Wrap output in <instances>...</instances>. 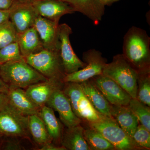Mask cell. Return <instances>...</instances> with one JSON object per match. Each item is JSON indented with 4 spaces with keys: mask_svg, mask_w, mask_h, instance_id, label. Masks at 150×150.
Here are the masks:
<instances>
[{
    "mask_svg": "<svg viewBox=\"0 0 150 150\" xmlns=\"http://www.w3.org/2000/svg\"><path fill=\"white\" fill-rule=\"evenodd\" d=\"M28 125L30 134L38 144L42 146L52 142L44 122L38 114L28 116Z\"/></svg>",
    "mask_w": 150,
    "mask_h": 150,
    "instance_id": "cell-23",
    "label": "cell"
},
{
    "mask_svg": "<svg viewBox=\"0 0 150 150\" xmlns=\"http://www.w3.org/2000/svg\"><path fill=\"white\" fill-rule=\"evenodd\" d=\"M64 84L63 79H48L46 81L30 86L25 91L33 102L40 108L46 105L56 89L63 87Z\"/></svg>",
    "mask_w": 150,
    "mask_h": 150,
    "instance_id": "cell-14",
    "label": "cell"
},
{
    "mask_svg": "<svg viewBox=\"0 0 150 150\" xmlns=\"http://www.w3.org/2000/svg\"><path fill=\"white\" fill-rule=\"evenodd\" d=\"M90 79L112 105H128L132 98L121 86L105 75L101 74Z\"/></svg>",
    "mask_w": 150,
    "mask_h": 150,
    "instance_id": "cell-10",
    "label": "cell"
},
{
    "mask_svg": "<svg viewBox=\"0 0 150 150\" xmlns=\"http://www.w3.org/2000/svg\"><path fill=\"white\" fill-rule=\"evenodd\" d=\"M38 115L44 122L52 142L56 145H61L64 130L61 122L55 115L54 110L45 105L40 108Z\"/></svg>",
    "mask_w": 150,
    "mask_h": 150,
    "instance_id": "cell-21",
    "label": "cell"
},
{
    "mask_svg": "<svg viewBox=\"0 0 150 150\" xmlns=\"http://www.w3.org/2000/svg\"><path fill=\"white\" fill-rule=\"evenodd\" d=\"M89 126L99 132L111 143L115 150H142L113 118L104 116L99 121L88 123Z\"/></svg>",
    "mask_w": 150,
    "mask_h": 150,
    "instance_id": "cell-4",
    "label": "cell"
},
{
    "mask_svg": "<svg viewBox=\"0 0 150 150\" xmlns=\"http://www.w3.org/2000/svg\"><path fill=\"white\" fill-rule=\"evenodd\" d=\"M83 59L86 64L85 67L75 72L65 75L63 79L64 83H80L103 74L107 62L101 52L96 49H90L84 52Z\"/></svg>",
    "mask_w": 150,
    "mask_h": 150,
    "instance_id": "cell-8",
    "label": "cell"
},
{
    "mask_svg": "<svg viewBox=\"0 0 150 150\" xmlns=\"http://www.w3.org/2000/svg\"><path fill=\"white\" fill-rule=\"evenodd\" d=\"M9 11V20L18 34L33 27L35 20L39 16L32 3L15 1Z\"/></svg>",
    "mask_w": 150,
    "mask_h": 150,
    "instance_id": "cell-12",
    "label": "cell"
},
{
    "mask_svg": "<svg viewBox=\"0 0 150 150\" xmlns=\"http://www.w3.org/2000/svg\"><path fill=\"white\" fill-rule=\"evenodd\" d=\"M79 83L84 93L96 111L103 116L112 118L110 113L111 105L97 88L91 80Z\"/></svg>",
    "mask_w": 150,
    "mask_h": 150,
    "instance_id": "cell-18",
    "label": "cell"
},
{
    "mask_svg": "<svg viewBox=\"0 0 150 150\" xmlns=\"http://www.w3.org/2000/svg\"><path fill=\"white\" fill-rule=\"evenodd\" d=\"M63 91L68 97L75 115L87 123L99 121L103 116L94 108L79 83H64Z\"/></svg>",
    "mask_w": 150,
    "mask_h": 150,
    "instance_id": "cell-5",
    "label": "cell"
},
{
    "mask_svg": "<svg viewBox=\"0 0 150 150\" xmlns=\"http://www.w3.org/2000/svg\"><path fill=\"white\" fill-rule=\"evenodd\" d=\"M102 74L116 82L132 98H137L138 72L123 54L115 55L112 62L106 63Z\"/></svg>",
    "mask_w": 150,
    "mask_h": 150,
    "instance_id": "cell-3",
    "label": "cell"
},
{
    "mask_svg": "<svg viewBox=\"0 0 150 150\" xmlns=\"http://www.w3.org/2000/svg\"><path fill=\"white\" fill-rule=\"evenodd\" d=\"M32 4L38 15L58 23L63 16L75 12L69 4L59 0H35Z\"/></svg>",
    "mask_w": 150,
    "mask_h": 150,
    "instance_id": "cell-13",
    "label": "cell"
},
{
    "mask_svg": "<svg viewBox=\"0 0 150 150\" xmlns=\"http://www.w3.org/2000/svg\"><path fill=\"white\" fill-rule=\"evenodd\" d=\"M0 134L6 137L28 138V116L8 103L0 111Z\"/></svg>",
    "mask_w": 150,
    "mask_h": 150,
    "instance_id": "cell-7",
    "label": "cell"
},
{
    "mask_svg": "<svg viewBox=\"0 0 150 150\" xmlns=\"http://www.w3.org/2000/svg\"><path fill=\"white\" fill-rule=\"evenodd\" d=\"M9 20V11L0 9V24Z\"/></svg>",
    "mask_w": 150,
    "mask_h": 150,
    "instance_id": "cell-33",
    "label": "cell"
},
{
    "mask_svg": "<svg viewBox=\"0 0 150 150\" xmlns=\"http://www.w3.org/2000/svg\"><path fill=\"white\" fill-rule=\"evenodd\" d=\"M7 95L8 103L22 114L29 116L39 113L40 108L33 102L23 89L9 87Z\"/></svg>",
    "mask_w": 150,
    "mask_h": 150,
    "instance_id": "cell-16",
    "label": "cell"
},
{
    "mask_svg": "<svg viewBox=\"0 0 150 150\" xmlns=\"http://www.w3.org/2000/svg\"><path fill=\"white\" fill-rule=\"evenodd\" d=\"M137 98L150 106V69L138 72Z\"/></svg>",
    "mask_w": 150,
    "mask_h": 150,
    "instance_id": "cell-25",
    "label": "cell"
},
{
    "mask_svg": "<svg viewBox=\"0 0 150 150\" xmlns=\"http://www.w3.org/2000/svg\"><path fill=\"white\" fill-rule=\"evenodd\" d=\"M2 146V149L4 150H19L23 149L18 141L14 139L6 141Z\"/></svg>",
    "mask_w": 150,
    "mask_h": 150,
    "instance_id": "cell-30",
    "label": "cell"
},
{
    "mask_svg": "<svg viewBox=\"0 0 150 150\" xmlns=\"http://www.w3.org/2000/svg\"><path fill=\"white\" fill-rule=\"evenodd\" d=\"M1 135L0 134V143H1Z\"/></svg>",
    "mask_w": 150,
    "mask_h": 150,
    "instance_id": "cell-38",
    "label": "cell"
},
{
    "mask_svg": "<svg viewBox=\"0 0 150 150\" xmlns=\"http://www.w3.org/2000/svg\"><path fill=\"white\" fill-rule=\"evenodd\" d=\"M17 42L21 54L23 57L35 54L44 48L39 35L34 27L19 34Z\"/></svg>",
    "mask_w": 150,
    "mask_h": 150,
    "instance_id": "cell-22",
    "label": "cell"
},
{
    "mask_svg": "<svg viewBox=\"0 0 150 150\" xmlns=\"http://www.w3.org/2000/svg\"><path fill=\"white\" fill-rule=\"evenodd\" d=\"M59 23L38 16L33 27L36 29L43 48L59 50Z\"/></svg>",
    "mask_w": 150,
    "mask_h": 150,
    "instance_id": "cell-15",
    "label": "cell"
},
{
    "mask_svg": "<svg viewBox=\"0 0 150 150\" xmlns=\"http://www.w3.org/2000/svg\"><path fill=\"white\" fill-rule=\"evenodd\" d=\"M120 0H100V2L104 6H111L113 3L118 2Z\"/></svg>",
    "mask_w": 150,
    "mask_h": 150,
    "instance_id": "cell-36",
    "label": "cell"
},
{
    "mask_svg": "<svg viewBox=\"0 0 150 150\" xmlns=\"http://www.w3.org/2000/svg\"><path fill=\"white\" fill-rule=\"evenodd\" d=\"M110 113L121 129L132 138L139 122L128 105H111Z\"/></svg>",
    "mask_w": 150,
    "mask_h": 150,
    "instance_id": "cell-19",
    "label": "cell"
},
{
    "mask_svg": "<svg viewBox=\"0 0 150 150\" xmlns=\"http://www.w3.org/2000/svg\"><path fill=\"white\" fill-rule=\"evenodd\" d=\"M0 78L9 87L22 89L48 79L28 64L23 57L0 64Z\"/></svg>",
    "mask_w": 150,
    "mask_h": 150,
    "instance_id": "cell-2",
    "label": "cell"
},
{
    "mask_svg": "<svg viewBox=\"0 0 150 150\" xmlns=\"http://www.w3.org/2000/svg\"><path fill=\"white\" fill-rule=\"evenodd\" d=\"M15 1L22 3H32L35 0H15Z\"/></svg>",
    "mask_w": 150,
    "mask_h": 150,
    "instance_id": "cell-37",
    "label": "cell"
},
{
    "mask_svg": "<svg viewBox=\"0 0 150 150\" xmlns=\"http://www.w3.org/2000/svg\"><path fill=\"white\" fill-rule=\"evenodd\" d=\"M23 58L18 42L11 43L0 49V64Z\"/></svg>",
    "mask_w": 150,
    "mask_h": 150,
    "instance_id": "cell-28",
    "label": "cell"
},
{
    "mask_svg": "<svg viewBox=\"0 0 150 150\" xmlns=\"http://www.w3.org/2000/svg\"><path fill=\"white\" fill-rule=\"evenodd\" d=\"M63 87L56 89L46 105L59 113L61 122L67 128L81 125L83 121L75 115L69 100L63 91Z\"/></svg>",
    "mask_w": 150,
    "mask_h": 150,
    "instance_id": "cell-11",
    "label": "cell"
},
{
    "mask_svg": "<svg viewBox=\"0 0 150 150\" xmlns=\"http://www.w3.org/2000/svg\"><path fill=\"white\" fill-rule=\"evenodd\" d=\"M84 129L81 125L67 128L63 131L61 145L69 150H90L86 142Z\"/></svg>",
    "mask_w": 150,
    "mask_h": 150,
    "instance_id": "cell-20",
    "label": "cell"
},
{
    "mask_svg": "<svg viewBox=\"0 0 150 150\" xmlns=\"http://www.w3.org/2000/svg\"><path fill=\"white\" fill-rule=\"evenodd\" d=\"M84 135L90 150H115L111 143L92 128L84 129Z\"/></svg>",
    "mask_w": 150,
    "mask_h": 150,
    "instance_id": "cell-24",
    "label": "cell"
},
{
    "mask_svg": "<svg viewBox=\"0 0 150 150\" xmlns=\"http://www.w3.org/2000/svg\"><path fill=\"white\" fill-rule=\"evenodd\" d=\"M146 127L142 124L138 125L133 134L132 139L142 149H150V133Z\"/></svg>",
    "mask_w": 150,
    "mask_h": 150,
    "instance_id": "cell-29",
    "label": "cell"
},
{
    "mask_svg": "<svg viewBox=\"0 0 150 150\" xmlns=\"http://www.w3.org/2000/svg\"><path fill=\"white\" fill-rule=\"evenodd\" d=\"M75 11L79 12L87 17L94 24H99L104 15L105 6L100 0H65Z\"/></svg>",
    "mask_w": 150,
    "mask_h": 150,
    "instance_id": "cell-17",
    "label": "cell"
},
{
    "mask_svg": "<svg viewBox=\"0 0 150 150\" xmlns=\"http://www.w3.org/2000/svg\"><path fill=\"white\" fill-rule=\"evenodd\" d=\"M9 87L0 78V93L7 94Z\"/></svg>",
    "mask_w": 150,
    "mask_h": 150,
    "instance_id": "cell-35",
    "label": "cell"
},
{
    "mask_svg": "<svg viewBox=\"0 0 150 150\" xmlns=\"http://www.w3.org/2000/svg\"><path fill=\"white\" fill-rule=\"evenodd\" d=\"M71 28L66 23L59 25V54L65 74H69L83 68L86 63L79 59L73 50L70 40Z\"/></svg>",
    "mask_w": 150,
    "mask_h": 150,
    "instance_id": "cell-9",
    "label": "cell"
},
{
    "mask_svg": "<svg viewBox=\"0 0 150 150\" xmlns=\"http://www.w3.org/2000/svg\"><path fill=\"white\" fill-rule=\"evenodd\" d=\"M59 1H65V0H59Z\"/></svg>",
    "mask_w": 150,
    "mask_h": 150,
    "instance_id": "cell-39",
    "label": "cell"
},
{
    "mask_svg": "<svg viewBox=\"0 0 150 150\" xmlns=\"http://www.w3.org/2000/svg\"><path fill=\"white\" fill-rule=\"evenodd\" d=\"M128 107L137 116L139 122L150 131V106L137 98H131Z\"/></svg>",
    "mask_w": 150,
    "mask_h": 150,
    "instance_id": "cell-26",
    "label": "cell"
},
{
    "mask_svg": "<svg viewBox=\"0 0 150 150\" xmlns=\"http://www.w3.org/2000/svg\"><path fill=\"white\" fill-rule=\"evenodd\" d=\"M150 38L146 30L132 26L124 35L123 55L138 72L150 69Z\"/></svg>",
    "mask_w": 150,
    "mask_h": 150,
    "instance_id": "cell-1",
    "label": "cell"
},
{
    "mask_svg": "<svg viewBox=\"0 0 150 150\" xmlns=\"http://www.w3.org/2000/svg\"><path fill=\"white\" fill-rule=\"evenodd\" d=\"M18 33L10 20L0 24V49L17 42Z\"/></svg>",
    "mask_w": 150,
    "mask_h": 150,
    "instance_id": "cell-27",
    "label": "cell"
},
{
    "mask_svg": "<svg viewBox=\"0 0 150 150\" xmlns=\"http://www.w3.org/2000/svg\"><path fill=\"white\" fill-rule=\"evenodd\" d=\"M7 94L0 93V111L8 103Z\"/></svg>",
    "mask_w": 150,
    "mask_h": 150,
    "instance_id": "cell-34",
    "label": "cell"
},
{
    "mask_svg": "<svg viewBox=\"0 0 150 150\" xmlns=\"http://www.w3.org/2000/svg\"><path fill=\"white\" fill-rule=\"evenodd\" d=\"M40 150H67L66 148L61 145H56L53 142H49L41 146Z\"/></svg>",
    "mask_w": 150,
    "mask_h": 150,
    "instance_id": "cell-31",
    "label": "cell"
},
{
    "mask_svg": "<svg viewBox=\"0 0 150 150\" xmlns=\"http://www.w3.org/2000/svg\"><path fill=\"white\" fill-rule=\"evenodd\" d=\"M23 58L28 64L47 79H63L66 75L59 50L43 48L39 52Z\"/></svg>",
    "mask_w": 150,
    "mask_h": 150,
    "instance_id": "cell-6",
    "label": "cell"
},
{
    "mask_svg": "<svg viewBox=\"0 0 150 150\" xmlns=\"http://www.w3.org/2000/svg\"><path fill=\"white\" fill-rule=\"evenodd\" d=\"M15 0H0V9L8 10Z\"/></svg>",
    "mask_w": 150,
    "mask_h": 150,
    "instance_id": "cell-32",
    "label": "cell"
}]
</instances>
